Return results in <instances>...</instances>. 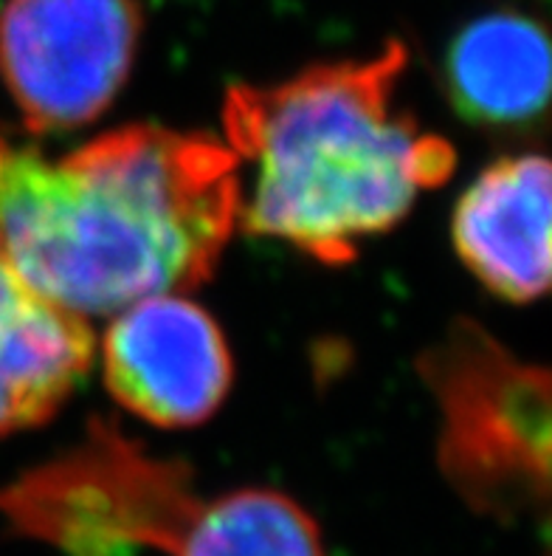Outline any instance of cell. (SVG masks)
Here are the masks:
<instances>
[{
  "label": "cell",
  "mask_w": 552,
  "mask_h": 556,
  "mask_svg": "<svg viewBox=\"0 0 552 556\" xmlns=\"http://www.w3.org/2000/svg\"><path fill=\"white\" fill-rule=\"evenodd\" d=\"M240 198L209 134L127 125L56 162L0 134V261L79 317L209 280Z\"/></svg>",
  "instance_id": "obj_1"
},
{
  "label": "cell",
  "mask_w": 552,
  "mask_h": 556,
  "mask_svg": "<svg viewBox=\"0 0 552 556\" xmlns=\"http://www.w3.org/2000/svg\"><path fill=\"white\" fill-rule=\"evenodd\" d=\"M406 60L391 40L375 56L226 93V144L254 169L240 198L245 232L344 266L451 176L454 148L395 105Z\"/></svg>",
  "instance_id": "obj_2"
},
{
  "label": "cell",
  "mask_w": 552,
  "mask_h": 556,
  "mask_svg": "<svg viewBox=\"0 0 552 556\" xmlns=\"http://www.w3.org/2000/svg\"><path fill=\"white\" fill-rule=\"evenodd\" d=\"M418 370L440 409V469L490 517L550 501V374L522 362L474 319H454Z\"/></svg>",
  "instance_id": "obj_3"
},
{
  "label": "cell",
  "mask_w": 552,
  "mask_h": 556,
  "mask_svg": "<svg viewBox=\"0 0 552 556\" xmlns=\"http://www.w3.org/2000/svg\"><path fill=\"white\" fill-rule=\"evenodd\" d=\"M203 506L187 464L155 458L102 418H91L77 446L0 489L9 526L65 556H178Z\"/></svg>",
  "instance_id": "obj_4"
},
{
  "label": "cell",
  "mask_w": 552,
  "mask_h": 556,
  "mask_svg": "<svg viewBox=\"0 0 552 556\" xmlns=\"http://www.w3.org/2000/svg\"><path fill=\"white\" fill-rule=\"evenodd\" d=\"M139 0H7L0 79L31 134L91 125L130 77Z\"/></svg>",
  "instance_id": "obj_5"
},
{
  "label": "cell",
  "mask_w": 552,
  "mask_h": 556,
  "mask_svg": "<svg viewBox=\"0 0 552 556\" xmlns=\"http://www.w3.org/2000/svg\"><path fill=\"white\" fill-rule=\"evenodd\" d=\"M102 367L113 399L164 430L215 416L234 379L220 325L169 291L121 308L102 342Z\"/></svg>",
  "instance_id": "obj_6"
},
{
  "label": "cell",
  "mask_w": 552,
  "mask_h": 556,
  "mask_svg": "<svg viewBox=\"0 0 552 556\" xmlns=\"http://www.w3.org/2000/svg\"><path fill=\"white\" fill-rule=\"evenodd\" d=\"M454 247L485 289L527 305L550 286V162L525 153L483 169L454 210Z\"/></svg>",
  "instance_id": "obj_7"
},
{
  "label": "cell",
  "mask_w": 552,
  "mask_h": 556,
  "mask_svg": "<svg viewBox=\"0 0 552 556\" xmlns=\"http://www.w3.org/2000/svg\"><path fill=\"white\" fill-rule=\"evenodd\" d=\"M91 362L88 323L0 261V435L49 421L88 376Z\"/></svg>",
  "instance_id": "obj_8"
},
{
  "label": "cell",
  "mask_w": 552,
  "mask_h": 556,
  "mask_svg": "<svg viewBox=\"0 0 552 556\" xmlns=\"http://www.w3.org/2000/svg\"><path fill=\"white\" fill-rule=\"evenodd\" d=\"M448 99L485 130H532L550 99V40L530 14L490 12L462 26L442 65Z\"/></svg>",
  "instance_id": "obj_9"
},
{
  "label": "cell",
  "mask_w": 552,
  "mask_h": 556,
  "mask_svg": "<svg viewBox=\"0 0 552 556\" xmlns=\"http://www.w3.org/2000/svg\"><path fill=\"white\" fill-rule=\"evenodd\" d=\"M178 556H328L313 517L273 489L211 497Z\"/></svg>",
  "instance_id": "obj_10"
}]
</instances>
